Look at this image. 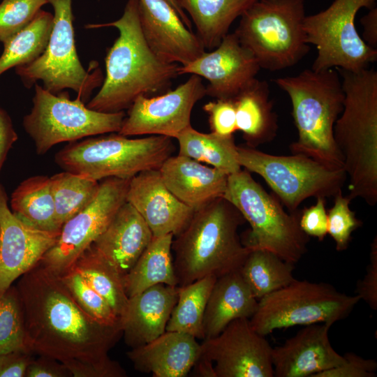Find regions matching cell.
Here are the masks:
<instances>
[{
  "instance_id": "obj_28",
  "label": "cell",
  "mask_w": 377,
  "mask_h": 377,
  "mask_svg": "<svg viewBox=\"0 0 377 377\" xmlns=\"http://www.w3.org/2000/svg\"><path fill=\"white\" fill-rule=\"evenodd\" d=\"M258 0H179L194 23L205 50H212L228 34L233 22Z\"/></svg>"
},
{
  "instance_id": "obj_5",
  "label": "cell",
  "mask_w": 377,
  "mask_h": 377,
  "mask_svg": "<svg viewBox=\"0 0 377 377\" xmlns=\"http://www.w3.org/2000/svg\"><path fill=\"white\" fill-rule=\"evenodd\" d=\"M289 96L298 139L290 145L301 154L333 168H343L334 140V126L344 103L341 76L335 68L305 69L274 80ZM344 169V168H343Z\"/></svg>"
},
{
  "instance_id": "obj_19",
  "label": "cell",
  "mask_w": 377,
  "mask_h": 377,
  "mask_svg": "<svg viewBox=\"0 0 377 377\" xmlns=\"http://www.w3.org/2000/svg\"><path fill=\"white\" fill-rule=\"evenodd\" d=\"M140 27L151 51L168 63L185 66L205 49L166 0H137Z\"/></svg>"
},
{
  "instance_id": "obj_42",
  "label": "cell",
  "mask_w": 377,
  "mask_h": 377,
  "mask_svg": "<svg viewBox=\"0 0 377 377\" xmlns=\"http://www.w3.org/2000/svg\"><path fill=\"white\" fill-rule=\"evenodd\" d=\"M344 362L330 370L319 373L314 377H374L377 362L374 359H366L354 353L347 352Z\"/></svg>"
},
{
  "instance_id": "obj_22",
  "label": "cell",
  "mask_w": 377,
  "mask_h": 377,
  "mask_svg": "<svg viewBox=\"0 0 377 377\" xmlns=\"http://www.w3.org/2000/svg\"><path fill=\"white\" fill-rule=\"evenodd\" d=\"M167 188L194 211L223 197L228 175L189 157L170 156L159 168Z\"/></svg>"
},
{
  "instance_id": "obj_44",
  "label": "cell",
  "mask_w": 377,
  "mask_h": 377,
  "mask_svg": "<svg viewBox=\"0 0 377 377\" xmlns=\"http://www.w3.org/2000/svg\"><path fill=\"white\" fill-rule=\"evenodd\" d=\"M356 295L363 300L374 310L377 309V239L371 244L369 263L366 274L360 280L355 289Z\"/></svg>"
},
{
  "instance_id": "obj_18",
  "label": "cell",
  "mask_w": 377,
  "mask_h": 377,
  "mask_svg": "<svg viewBox=\"0 0 377 377\" xmlns=\"http://www.w3.org/2000/svg\"><path fill=\"white\" fill-rule=\"evenodd\" d=\"M59 232L40 230L20 219L9 209L0 183V296L40 262Z\"/></svg>"
},
{
  "instance_id": "obj_2",
  "label": "cell",
  "mask_w": 377,
  "mask_h": 377,
  "mask_svg": "<svg viewBox=\"0 0 377 377\" xmlns=\"http://www.w3.org/2000/svg\"><path fill=\"white\" fill-rule=\"evenodd\" d=\"M113 27L119 35L108 49L105 77L87 108L102 112L128 109L139 96H154L170 90L180 65L164 61L148 46L142 33L137 0H128L116 21L87 24V29Z\"/></svg>"
},
{
  "instance_id": "obj_8",
  "label": "cell",
  "mask_w": 377,
  "mask_h": 377,
  "mask_svg": "<svg viewBox=\"0 0 377 377\" xmlns=\"http://www.w3.org/2000/svg\"><path fill=\"white\" fill-rule=\"evenodd\" d=\"M305 0H258L240 17L234 33L260 68L281 71L309 52L303 29Z\"/></svg>"
},
{
  "instance_id": "obj_32",
  "label": "cell",
  "mask_w": 377,
  "mask_h": 377,
  "mask_svg": "<svg viewBox=\"0 0 377 377\" xmlns=\"http://www.w3.org/2000/svg\"><path fill=\"white\" fill-rule=\"evenodd\" d=\"M89 285L110 304L121 319L128 304L122 275L92 244L84 250L72 265Z\"/></svg>"
},
{
  "instance_id": "obj_31",
  "label": "cell",
  "mask_w": 377,
  "mask_h": 377,
  "mask_svg": "<svg viewBox=\"0 0 377 377\" xmlns=\"http://www.w3.org/2000/svg\"><path fill=\"white\" fill-rule=\"evenodd\" d=\"M178 154L210 165L230 175L241 170L234 135L202 133L189 126L175 138Z\"/></svg>"
},
{
  "instance_id": "obj_30",
  "label": "cell",
  "mask_w": 377,
  "mask_h": 377,
  "mask_svg": "<svg viewBox=\"0 0 377 377\" xmlns=\"http://www.w3.org/2000/svg\"><path fill=\"white\" fill-rule=\"evenodd\" d=\"M12 212L27 224L40 230L59 232L51 179L45 175L22 181L11 194Z\"/></svg>"
},
{
  "instance_id": "obj_39",
  "label": "cell",
  "mask_w": 377,
  "mask_h": 377,
  "mask_svg": "<svg viewBox=\"0 0 377 377\" xmlns=\"http://www.w3.org/2000/svg\"><path fill=\"white\" fill-rule=\"evenodd\" d=\"M334 198V205L327 212V234L333 239L337 251H343L348 249L353 232L362 223L350 209L351 200L348 195L343 196L341 191Z\"/></svg>"
},
{
  "instance_id": "obj_35",
  "label": "cell",
  "mask_w": 377,
  "mask_h": 377,
  "mask_svg": "<svg viewBox=\"0 0 377 377\" xmlns=\"http://www.w3.org/2000/svg\"><path fill=\"white\" fill-rule=\"evenodd\" d=\"M52 24L53 15L40 10L29 25L6 41L0 57V75L40 57L48 43Z\"/></svg>"
},
{
  "instance_id": "obj_23",
  "label": "cell",
  "mask_w": 377,
  "mask_h": 377,
  "mask_svg": "<svg viewBox=\"0 0 377 377\" xmlns=\"http://www.w3.org/2000/svg\"><path fill=\"white\" fill-rule=\"evenodd\" d=\"M188 334L165 331L153 341L127 352L134 368L154 377H184L201 353L200 343Z\"/></svg>"
},
{
  "instance_id": "obj_47",
  "label": "cell",
  "mask_w": 377,
  "mask_h": 377,
  "mask_svg": "<svg viewBox=\"0 0 377 377\" xmlns=\"http://www.w3.org/2000/svg\"><path fill=\"white\" fill-rule=\"evenodd\" d=\"M17 140V135L9 115L0 108V172L8 151Z\"/></svg>"
},
{
  "instance_id": "obj_37",
  "label": "cell",
  "mask_w": 377,
  "mask_h": 377,
  "mask_svg": "<svg viewBox=\"0 0 377 377\" xmlns=\"http://www.w3.org/2000/svg\"><path fill=\"white\" fill-rule=\"evenodd\" d=\"M15 352L31 353L21 302L16 288L10 286L0 296V355Z\"/></svg>"
},
{
  "instance_id": "obj_9",
  "label": "cell",
  "mask_w": 377,
  "mask_h": 377,
  "mask_svg": "<svg viewBox=\"0 0 377 377\" xmlns=\"http://www.w3.org/2000/svg\"><path fill=\"white\" fill-rule=\"evenodd\" d=\"M360 301L331 284L295 279L258 300L249 318L252 328L265 337L276 330L297 325L334 323L348 316Z\"/></svg>"
},
{
  "instance_id": "obj_17",
  "label": "cell",
  "mask_w": 377,
  "mask_h": 377,
  "mask_svg": "<svg viewBox=\"0 0 377 377\" xmlns=\"http://www.w3.org/2000/svg\"><path fill=\"white\" fill-rule=\"evenodd\" d=\"M260 69L255 57L233 32L228 33L214 50L180 66L179 74L196 75L206 79V95L209 96L233 98L256 78Z\"/></svg>"
},
{
  "instance_id": "obj_45",
  "label": "cell",
  "mask_w": 377,
  "mask_h": 377,
  "mask_svg": "<svg viewBox=\"0 0 377 377\" xmlns=\"http://www.w3.org/2000/svg\"><path fill=\"white\" fill-rule=\"evenodd\" d=\"M33 358L27 367L25 377H68L72 376L68 369L53 358L38 355Z\"/></svg>"
},
{
  "instance_id": "obj_13",
  "label": "cell",
  "mask_w": 377,
  "mask_h": 377,
  "mask_svg": "<svg viewBox=\"0 0 377 377\" xmlns=\"http://www.w3.org/2000/svg\"><path fill=\"white\" fill-rule=\"evenodd\" d=\"M377 0H334L325 10L306 15L303 29L307 44L315 45L314 71L339 68L357 72L377 60V49L369 46L355 24L358 11L371 9Z\"/></svg>"
},
{
  "instance_id": "obj_46",
  "label": "cell",
  "mask_w": 377,
  "mask_h": 377,
  "mask_svg": "<svg viewBox=\"0 0 377 377\" xmlns=\"http://www.w3.org/2000/svg\"><path fill=\"white\" fill-rule=\"evenodd\" d=\"M30 352H15L0 355V377H24L33 360Z\"/></svg>"
},
{
  "instance_id": "obj_6",
  "label": "cell",
  "mask_w": 377,
  "mask_h": 377,
  "mask_svg": "<svg viewBox=\"0 0 377 377\" xmlns=\"http://www.w3.org/2000/svg\"><path fill=\"white\" fill-rule=\"evenodd\" d=\"M175 150L169 137L130 138L111 133L70 142L56 154L54 161L64 171L96 181L131 179L143 171L159 170Z\"/></svg>"
},
{
  "instance_id": "obj_41",
  "label": "cell",
  "mask_w": 377,
  "mask_h": 377,
  "mask_svg": "<svg viewBox=\"0 0 377 377\" xmlns=\"http://www.w3.org/2000/svg\"><path fill=\"white\" fill-rule=\"evenodd\" d=\"M208 115L210 132L231 136L237 131L234 98H219L209 101L202 107Z\"/></svg>"
},
{
  "instance_id": "obj_7",
  "label": "cell",
  "mask_w": 377,
  "mask_h": 377,
  "mask_svg": "<svg viewBox=\"0 0 377 377\" xmlns=\"http://www.w3.org/2000/svg\"><path fill=\"white\" fill-rule=\"evenodd\" d=\"M250 225L242 244L249 249L270 251L295 265L307 251L309 237L299 225L300 212H287L246 170L228 175L223 196Z\"/></svg>"
},
{
  "instance_id": "obj_1",
  "label": "cell",
  "mask_w": 377,
  "mask_h": 377,
  "mask_svg": "<svg viewBox=\"0 0 377 377\" xmlns=\"http://www.w3.org/2000/svg\"><path fill=\"white\" fill-rule=\"evenodd\" d=\"M21 302L29 350L62 363L73 377H125L109 351L122 324L103 325L77 303L61 276L38 263L15 287Z\"/></svg>"
},
{
  "instance_id": "obj_33",
  "label": "cell",
  "mask_w": 377,
  "mask_h": 377,
  "mask_svg": "<svg viewBox=\"0 0 377 377\" xmlns=\"http://www.w3.org/2000/svg\"><path fill=\"white\" fill-rule=\"evenodd\" d=\"M295 266L265 250H251L239 269L253 296L259 300L293 282Z\"/></svg>"
},
{
  "instance_id": "obj_50",
  "label": "cell",
  "mask_w": 377,
  "mask_h": 377,
  "mask_svg": "<svg viewBox=\"0 0 377 377\" xmlns=\"http://www.w3.org/2000/svg\"><path fill=\"white\" fill-rule=\"evenodd\" d=\"M172 7L175 10L178 15L180 17L184 24L190 29L192 30V22L188 15L182 9L180 6L179 0H166Z\"/></svg>"
},
{
  "instance_id": "obj_15",
  "label": "cell",
  "mask_w": 377,
  "mask_h": 377,
  "mask_svg": "<svg viewBox=\"0 0 377 377\" xmlns=\"http://www.w3.org/2000/svg\"><path fill=\"white\" fill-rule=\"evenodd\" d=\"M206 96L202 77L191 75L175 89L139 96L128 109L118 133L125 136L163 135L171 138L191 126L193 107Z\"/></svg>"
},
{
  "instance_id": "obj_21",
  "label": "cell",
  "mask_w": 377,
  "mask_h": 377,
  "mask_svg": "<svg viewBox=\"0 0 377 377\" xmlns=\"http://www.w3.org/2000/svg\"><path fill=\"white\" fill-rule=\"evenodd\" d=\"M126 202L141 215L154 237L177 235L194 212L167 188L158 170L143 171L132 177Z\"/></svg>"
},
{
  "instance_id": "obj_29",
  "label": "cell",
  "mask_w": 377,
  "mask_h": 377,
  "mask_svg": "<svg viewBox=\"0 0 377 377\" xmlns=\"http://www.w3.org/2000/svg\"><path fill=\"white\" fill-rule=\"evenodd\" d=\"M174 236L154 237L133 267L122 276L128 297L157 285L178 286L172 256Z\"/></svg>"
},
{
  "instance_id": "obj_36",
  "label": "cell",
  "mask_w": 377,
  "mask_h": 377,
  "mask_svg": "<svg viewBox=\"0 0 377 377\" xmlns=\"http://www.w3.org/2000/svg\"><path fill=\"white\" fill-rule=\"evenodd\" d=\"M57 220L62 227L96 197L100 182L67 171L50 177Z\"/></svg>"
},
{
  "instance_id": "obj_25",
  "label": "cell",
  "mask_w": 377,
  "mask_h": 377,
  "mask_svg": "<svg viewBox=\"0 0 377 377\" xmlns=\"http://www.w3.org/2000/svg\"><path fill=\"white\" fill-rule=\"evenodd\" d=\"M153 237L141 215L126 202L92 245L124 276L133 267Z\"/></svg>"
},
{
  "instance_id": "obj_38",
  "label": "cell",
  "mask_w": 377,
  "mask_h": 377,
  "mask_svg": "<svg viewBox=\"0 0 377 377\" xmlns=\"http://www.w3.org/2000/svg\"><path fill=\"white\" fill-rule=\"evenodd\" d=\"M60 276L79 306L91 318L105 325L121 323L108 302L89 285L77 269L72 266Z\"/></svg>"
},
{
  "instance_id": "obj_10",
  "label": "cell",
  "mask_w": 377,
  "mask_h": 377,
  "mask_svg": "<svg viewBox=\"0 0 377 377\" xmlns=\"http://www.w3.org/2000/svg\"><path fill=\"white\" fill-rule=\"evenodd\" d=\"M237 158L241 167L263 178L289 212H297L306 198L334 197L347 179L343 168L301 154L277 156L237 146Z\"/></svg>"
},
{
  "instance_id": "obj_4",
  "label": "cell",
  "mask_w": 377,
  "mask_h": 377,
  "mask_svg": "<svg viewBox=\"0 0 377 377\" xmlns=\"http://www.w3.org/2000/svg\"><path fill=\"white\" fill-rule=\"evenodd\" d=\"M244 222L238 209L223 197L194 211L172 240L178 286L239 270L251 251L237 233Z\"/></svg>"
},
{
  "instance_id": "obj_16",
  "label": "cell",
  "mask_w": 377,
  "mask_h": 377,
  "mask_svg": "<svg viewBox=\"0 0 377 377\" xmlns=\"http://www.w3.org/2000/svg\"><path fill=\"white\" fill-rule=\"evenodd\" d=\"M200 357L214 362L216 377H273L272 347L251 326L249 318L230 322L200 343Z\"/></svg>"
},
{
  "instance_id": "obj_3",
  "label": "cell",
  "mask_w": 377,
  "mask_h": 377,
  "mask_svg": "<svg viewBox=\"0 0 377 377\" xmlns=\"http://www.w3.org/2000/svg\"><path fill=\"white\" fill-rule=\"evenodd\" d=\"M344 91L343 109L335 122L334 140L348 179L350 200L377 202V71L336 68Z\"/></svg>"
},
{
  "instance_id": "obj_24",
  "label": "cell",
  "mask_w": 377,
  "mask_h": 377,
  "mask_svg": "<svg viewBox=\"0 0 377 377\" xmlns=\"http://www.w3.org/2000/svg\"><path fill=\"white\" fill-rule=\"evenodd\" d=\"M177 296L178 286L157 284L129 297L121 319L125 343L135 348L164 333Z\"/></svg>"
},
{
  "instance_id": "obj_14",
  "label": "cell",
  "mask_w": 377,
  "mask_h": 377,
  "mask_svg": "<svg viewBox=\"0 0 377 377\" xmlns=\"http://www.w3.org/2000/svg\"><path fill=\"white\" fill-rule=\"evenodd\" d=\"M131 179L106 178L100 182L98 193L85 209L62 226L57 242L40 263L61 276L80 255L105 230L120 207L126 202Z\"/></svg>"
},
{
  "instance_id": "obj_27",
  "label": "cell",
  "mask_w": 377,
  "mask_h": 377,
  "mask_svg": "<svg viewBox=\"0 0 377 377\" xmlns=\"http://www.w3.org/2000/svg\"><path fill=\"white\" fill-rule=\"evenodd\" d=\"M266 80H253L234 98L237 129L246 146L256 148L273 140L278 131V119L269 97Z\"/></svg>"
},
{
  "instance_id": "obj_48",
  "label": "cell",
  "mask_w": 377,
  "mask_h": 377,
  "mask_svg": "<svg viewBox=\"0 0 377 377\" xmlns=\"http://www.w3.org/2000/svg\"><path fill=\"white\" fill-rule=\"evenodd\" d=\"M363 27L361 36L369 46L377 49V8L369 10V12L360 19Z\"/></svg>"
},
{
  "instance_id": "obj_40",
  "label": "cell",
  "mask_w": 377,
  "mask_h": 377,
  "mask_svg": "<svg viewBox=\"0 0 377 377\" xmlns=\"http://www.w3.org/2000/svg\"><path fill=\"white\" fill-rule=\"evenodd\" d=\"M47 0H3L0 3V41L4 43L35 18Z\"/></svg>"
},
{
  "instance_id": "obj_26",
  "label": "cell",
  "mask_w": 377,
  "mask_h": 377,
  "mask_svg": "<svg viewBox=\"0 0 377 377\" xmlns=\"http://www.w3.org/2000/svg\"><path fill=\"white\" fill-rule=\"evenodd\" d=\"M258 304L239 270L217 278L205 311L204 339L219 335L234 320L250 318Z\"/></svg>"
},
{
  "instance_id": "obj_34",
  "label": "cell",
  "mask_w": 377,
  "mask_h": 377,
  "mask_svg": "<svg viewBox=\"0 0 377 377\" xmlns=\"http://www.w3.org/2000/svg\"><path fill=\"white\" fill-rule=\"evenodd\" d=\"M216 277L207 276L185 286H178L177 302L166 331L188 334L203 340V319L207 303Z\"/></svg>"
},
{
  "instance_id": "obj_43",
  "label": "cell",
  "mask_w": 377,
  "mask_h": 377,
  "mask_svg": "<svg viewBox=\"0 0 377 377\" xmlns=\"http://www.w3.org/2000/svg\"><path fill=\"white\" fill-rule=\"evenodd\" d=\"M325 198H317L315 205L304 208L300 214L299 225L309 237L323 241L327 235V212Z\"/></svg>"
},
{
  "instance_id": "obj_11",
  "label": "cell",
  "mask_w": 377,
  "mask_h": 377,
  "mask_svg": "<svg viewBox=\"0 0 377 377\" xmlns=\"http://www.w3.org/2000/svg\"><path fill=\"white\" fill-rule=\"evenodd\" d=\"M126 117L124 111L102 112L91 110L77 96L54 94L35 84L33 107L23 119V126L32 139L38 155L64 142L118 133Z\"/></svg>"
},
{
  "instance_id": "obj_12",
  "label": "cell",
  "mask_w": 377,
  "mask_h": 377,
  "mask_svg": "<svg viewBox=\"0 0 377 377\" xmlns=\"http://www.w3.org/2000/svg\"><path fill=\"white\" fill-rule=\"evenodd\" d=\"M54 9L53 24L48 43L34 61L15 67L27 87L43 82V87L57 94L65 89L75 91L83 102L103 81L98 64L88 71L79 60L74 40L72 0H47Z\"/></svg>"
},
{
  "instance_id": "obj_49",
  "label": "cell",
  "mask_w": 377,
  "mask_h": 377,
  "mask_svg": "<svg viewBox=\"0 0 377 377\" xmlns=\"http://www.w3.org/2000/svg\"><path fill=\"white\" fill-rule=\"evenodd\" d=\"M193 369L199 376L216 377L213 363L205 358L200 357Z\"/></svg>"
},
{
  "instance_id": "obj_20",
  "label": "cell",
  "mask_w": 377,
  "mask_h": 377,
  "mask_svg": "<svg viewBox=\"0 0 377 377\" xmlns=\"http://www.w3.org/2000/svg\"><path fill=\"white\" fill-rule=\"evenodd\" d=\"M332 325H306L282 345L272 348V363L276 377H314L344 362L329 339Z\"/></svg>"
}]
</instances>
